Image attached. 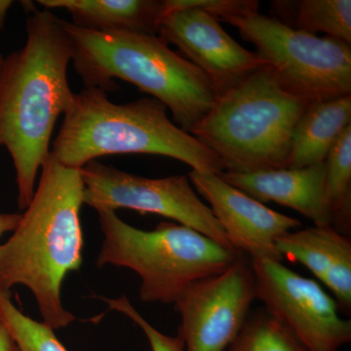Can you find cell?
Returning <instances> with one entry per match:
<instances>
[{"mask_svg":"<svg viewBox=\"0 0 351 351\" xmlns=\"http://www.w3.org/2000/svg\"><path fill=\"white\" fill-rule=\"evenodd\" d=\"M32 11L24 47L0 66V147L12 157L20 210L34 197L57 120L75 97L68 80L73 57L68 32L49 10Z\"/></svg>","mask_w":351,"mask_h":351,"instance_id":"obj_1","label":"cell"},{"mask_svg":"<svg viewBox=\"0 0 351 351\" xmlns=\"http://www.w3.org/2000/svg\"><path fill=\"white\" fill-rule=\"evenodd\" d=\"M83 189L80 169L50 154L31 203L10 239L0 244V291L29 288L43 322L53 330L75 320L62 304L61 288L69 272L82 265Z\"/></svg>","mask_w":351,"mask_h":351,"instance_id":"obj_2","label":"cell"},{"mask_svg":"<svg viewBox=\"0 0 351 351\" xmlns=\"http://www.w3.org/2000/svg\"><path fill=\"white\" fill-rule=\"evenodd\" d=\"M73 43V66L85 88L114 91L113 80L132 83L172 113L176 125L191 131L218 99L197 66L168 47L157 36L126 32H94L61 19Z\"/></svg>","mask_w":351,"mask_h":351,"instance_id":"obj_3","label":"cell"},{"mask_svg":"<svg viewBox=\"0 0 351 351\" xmlns=\"http://www.w3.org/2000/svg\"><path fill=\"white\" fill-rule=\"evenodd\" d=\"M64 115L51 154L66 167L82 169L110 154H154L200 172H225L219 157L171 121L167 108L156 99L114 104L100 88H85Z\"/></svg>","mask_w":351,"mask_h":351,"instance_id":"obj_4","label":"cell"},{"mask_svg":"<svg viewBox=\"0 0 351 351\" xmlns=\"http://www.w3.org/2000/svg\"><path fill=\"white\" fill-rule=\"evenodd\" d=\"M309 105L265 66L219 96L189 134L219 157L225 172L284 169L295 124Z\"/></svg>","mask_w":351,"mask_h":351,"instance_id":"obj_5","label":"cell"},{"mask_svg":"<svg viewBox=\"0 0 351 351\" xmlns=\"http://www.w3.org/2000/svg\"><path fill=\"white\" fill-rule=\"evenodd\" d=\"M98 215L104 242L97 265L134 270L142 280L145 302L174 304L184 289L221 274L240 253L180 223L162 221L147 232L128 225L115 212Z\"/></svg>","mask_w":351,"mask_h":351,"instance_id":"obj_6","label":"cell"},{"mask_svg":"<svg viewBox=\"0 0 351 351\" xmlns=\"http://www.w3.org/2000/svg\"><path fill=\"white\" fill-rule=\"evenodd\" d=\"M221 21L256 46L258 56L289 93L309 104L350 96L351 44L298 31L257 9Z\"/></svg>","mask_w":351,"mask_h":351,"instance_id":"obj_7","label":"cell"},{"mask_svg":"<svg viewBox=\"0 0 351 351\" xmlns=\"http://www.w3.org/2000/svg\"><path fill=\"white\" fill-rule=\"evenodd\" d=\"M80 171L84 186L83 203L97 212L131 209L144 215H159L234 249L188 176L149 179L97 160L90 161Z\"/></svg>","mask_w":351,"mask_h":351,"instance_id":"obj_8","label":"cell"},{"mask_svg":"<svg viewBox=\"0 0 351 351\" xmlns=\"http://www.w3.org/2000/svg\"><path fill=\"white\" fill-rule=\"evenodd\" d=\"M256 295L265 311L308 351H339L351 341V321L320 284L272 260L252 258Z\"/></svg>","mask_w":351,"mask_h":351,"instance_id":"obj_9","label":"cell"},{"mask_svg":"<svg viewBox=\"0 0 351 351\" xmlns=\"http://www.w3.org/2000/svg\"><path fill=\"white\" fill-rule=\"evenodd\" d=\"M256 295L252 258L239 257L221 274L191 284L177 298L184 351H226L249 316Z\"/></svg>","mask_w":351,"mask_h":351,"instance_id":"obj_10","label":"cell"},{"mask_svg":"<svg viewBox=\"0 0 351 351\" xmlns=\"http://www.w3.org/2000/svg\"><path fill=\"white\" fill-rule=\"evenodd\" d=\"M167 12L157 36L178 48L184 59L209 78L218 98L258 69L267 66L257 53L245 49L223 29L218 18L197 7L166 0Z\"/></svg>","mask_w":351,"mask_h":351,"instance_id":"obj_11","label":"cell"},{"mask_svg":"<svg viewBox=\"0 0 351 351\" xmlns=\"http://www.w3.org/2000/svg\"><path fill=\"white\" fill-rule=\"evenodd\" d=\"M189 179L196 193L209 202L235 250L255 260L283 262L277 240L301 228L299 219L269 209L214 173L191 170Z\"/></svg>","mask_w":351,"mask_h":351,"instance_id":"obj_12","label":"cell"},{"mask_svg":"<svg viewBox=\"0 0 351 351\" xmlns=\"http://www.w3.org/2000/svg\"><path fill=\"white\" fill-rule=\"evenodd\" d=\"M223 181L261 203L276 202L299 212L317 226H331L325 191V162L301 169L223 172Z\"/></svg>","mask_w":351,"mask_h":351,"instance_id":"obj_13","label":"cell"},{"mask_svg":"<svg viewBox=\"0 0 351 351\" xmlns=\"http://www.w3.org/2000/svg\"><path fill=\"white\" fill-rule=\"evenodd\" d=\"M284 258L301 263L334 295L339 311H351V240L332 226H309L276 242Z\"/></svg>","mask_w":351,"mask_h":351,"instance_id":"obj_14","label":"cell"},{"mask_svg":"<svg viewBox=\"0 0 351 351\" xmlns=\"http://www.w3.org/2000/svg\"><path fill=\"white\" fill-rule=\"evenodd\" d=\"M46 9H64L73 24L94 32H126L157 36L167 12L166 0H39Z\"/></svg>","mask_w":351,"mask_h":351,"instance_id":"obj_15","label":"cell"},{"mask_svg":"<svg viewBox=\"0 0 351 351\" xmlns=\"http://www.w3.org/2000/svg\"><path fill=\"white\" fill-rule=\"evenodd\" d=\"M351 124V95L311 104L295 124L286 163L287 169L318 165Z\"/></svg>","mask_w":351,"mask_h":351,"instance_id":"obj_16","label":"cell"},{"mask_svg":"<svg viewBox=\"0 0 351 351\" xmlns=\"http://www.w3.org/2000/svg\"><path fill=\"white\" fill-rule=\"evenodd\" d=\"M274 18L298 31L316 34L351 44L350 0H298L272 1Z\"/></svg>","mask_w":351,"mask_h":351,"instance_id":"obj_17","label":"cell"},{"mask_svg":"<svg viewBox=\"0 0 351 351\" xmlns=\"http://www.w3.org/2000/svg\"><path fill=\"white\" fill-rule=\"evenodd\" d=\"M325 191L332 228L350 237L351 124L341 134L325 160Z\"/></svg>","mask_w":351,"mask_h":351,"instance_id":"obj_18","label":"cell"},{"mask_svg":"<svg viewBox=\"0 0 351 351\" xmlns=\"http://www.w3.org/2000/svg\"><path fill=\"white\" fill-rule=\"evenodd\" d=\"M226 351H308L267 311L249 315Z\"/></svg>","mask_w":351,"mask_h":351,"instance_id":"obj_19","label":"cell"},{"mask_svg":"<svg viewBox=\"0 0 351 351\" xmlns=\"http://www.w3.org/2000/svg\"><path fill=\"white\" fill-rule=\"evenodd\" d=\"M0 317L21 351H68L52 328L23 313L10 293L3 291H0Z\"/></svg>","mask_w":351,"mask_h":351,"instance_id":"obj_20","label":"cell"},{"mask_svg":"<svg viewBox=\"0 0 351 351\" xmlns=\"http://www.w3.org/2000/svg\"><path fill=\"white\" fill-rule=\"evenodd\" d=\"M101 300L107 302L110 309L123 313L143 330L149 339L152 351H184V341L179 334L176 337H170L159 332L136 311L125 295H121L119 299L101 298Z\"/></svg>","mask_w":351,"mask_h":351,"instance_id":"obj_21","label":"cell"},{"mask_svg":"<svg viewBox=\"0 0 351 351\" xmlns=\"http://www.w3.org/2000/svg\"><path fill=\"white\" fill-rule=\"evenodd\" d=\"M0 351H21L0 317Z\"/></svg>","mask_w":351,"mask_h":351,"instance_id":"obj_22","label":"cell"},{"mask_svg":"<svg viewBox=\"0 0 351 351\" xmlns=\"http://www.w3.org/2000/svg\"><path fill=\"white\" fill-rule=\"evenodd\" d=\"M21 219V214H0V237L14 232Z\"/></svg>","mask_w":351,"mask_h":351,"instance_id":"obj_23","label":"cell"},{"mask_svg":"<svg viewBox=\"0 0 351 351\" xmlns=\"http://www.w3.org/2000/svg\"><path fill=\"white\" fill-rule=\"evenodd\" d=\"M13 2L9 0H0V29H3L7 11L12 5Z\"/></svg>","mask_w":351,"mask_h":351,"instance_id":"obj_24","label":"cell"},{"mask_svg":"<svg viewBox=\"0 0 351 351\" xmlns=\"http://www.w3.org/2000/svg\"><path fill=\"white\" fill-rule=\"evenodd\" d=\"M4 58L2 57V55L0 54V66H1L2 62H3Z\"/></svg>","mask_w":351,"mask_h":351,"instance_id":"obj_25","label":"cell"}]
</instances>
